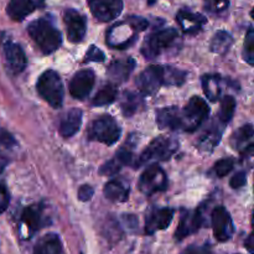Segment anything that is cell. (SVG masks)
Wrapping results in <instances>:
<instances>
[{
  "label": "cell",
  "mask_w": 254,
  "mask_h": 254,
  "mask_svg": "<svg viewBox=\"0 0 254 254\" xmlns=\"http://www.w3.org/2000/svg\"><path fill=\"white\" fill-rule=\"evenodd\" d=\"M148 27V21L140 16H129L124 21L113 25L107 32V44L114 49L123 50L136 40L138 32Z\"/></svg>",
  "instance_id": "6da1fadb"
},
{
  "label": "cell",
  "mask_w": 254,
  "mask_h": 254,
  "mask_svg": "<svg viewBox=\"0 0 254 254\" xmlns=\"http://www.w3.org/2000/svg\"><path fill=\"white\" fill-rule=\"evenodd\" d=\"M27 32L45 55H50L59 50L62 44V35L60 30L46 17H40L30 22Z\"/></svg>",
  "instance_id": "7a4b0ae2"
},
{
  "label": "cell",
  "mask_w": 254,
  "mask_h": 254,
  "mask_svg": "<svg viewBox=\"0 0 254 254\" xmlns=\"http://www.w3.org/2000/svg\"><path fill=\"white\" fill-rule=\"evenodd\" d=\"M178 149L179 143L176 139L170 136H158L150 141V144L139 156L138 161H135L134 166L140 168L154 161H166L178 151Z\"/></svg>",
  "instance_id": "3957f363"
},
{
  "label": "cell",
  "mask_w": 254,
  "mask_h": 254,
  "mask_svg": "<svg viewBox=\"0 0 254 254\" xmlns=\"http://www.w3.org/2000/svg\"><path fill=\"white\" fill-rule=\"evenodd\" d=\"M37 93L54 108H61L64 104V84L61 77L54 69H47L40 76L36 83Z\"/></svg>",
  "instance_id": "277c9868"
},
{
  "label": "cell",
  "mask_w": 254,
  "mask_h": 254,
  "mask_svg": "<svg viewBox=\"0 0 254 254\" xmlns=\"http://www.w3.org/2000/svg\"><path fill=\"white\" fill-rule=\"evenodd\" d=\"M179 40V34L173 27L160 29L149 35L141 46V55L146 60H154L164 51L175 46Z\"/></svg>",
  "instance_id": "5b68a950"
},
{
  "label": "cell",
  "mask_w": 254,
  "mask_h": 254,
  "mask_svg": "<svg viewBox=\"0 0 254 254\" xmlns=\"http://www.w3.org/2000/svg\"><path fill=\"white\" fill-rule=\"evenodd\" d=\"M122 129L113 117L102 116L91 124L88 129V139L103 143L106 145H113L119 140Z\"/></svg>",
  "instance_id": "8992f818"
},
{
  "label": "cell",
  "mask_w": 254,
  "mask_h": 254,
  "mask_svg": "<svg viewBox=\"0 0 254 254\" xmlns=\"http://www.w3.org/2000/svg\"><path fill=\"white\" fill-rule=\"evenodd\" d=\"M47 216L45 215V206L42 203L27 206L20 218L19 231L24 240H29L35 233L46 225H49Z\"/></svg>",
  "instance_id": "52a82bcc"
},
{
  "label": "cell",
  "mask_w": 254,
  "mask_h": 254,
  "mask_svg": "<svg viewBox=\"0 0 254 254\" xmlns=\"http://www.w3.org/2000/svg\"><path fill=\"white\" fill-rule=\"evenodd\" d=\"M208 114H210L208 104L200 97H192L185 106L184 111H181L183 130L195 131L208 118Z\"/></svg>",
  "instance_id": "ba28073f"
},
{
  "label": "cell",
  "mask_w": 254,
  "mask_h": 254,
  "mask_svg": "<svg viewBox=\"0 0 254 254\" xmlns=\"http://www.w3.org/2000/svg\"><path fill=\"white\" fill-rule=\"evenodd\" d=\"M168 189V176L158 164H151L139 179V190L146 196L161 192Z\"/></svg>",
  "instance_id": "9c48e42d"
},
{
  "label": "cell",
  "mask_w": 254,
  "mask_h": 254,
  "mask_svg": "<svg viewBox=\"0 0 254 254\" xmlns=\"http://www.w3.org/2000/svg\"><path fill=\"white\" fill-rule=\"evenodd\" d=\"M135 84L144 96H151L158 92L164 84L163 66H149L136 77Z\"/></svg>",
  "instance_id": "30bf717a"
},
{
  "label": "cell",
  "mask_w": 254,
  "mask_h": 254,
  "mask_svg": "<svg viewBox=\"0 0 254 254\" xmlns=\"http://www.w3.org/2000/svg\"><path fill=\"white\" fill-rule=\"evenodd\" d=\"M211 222H212L213 235L218 242H227L232 238L235 233V225L231 215L223 206H217L212 211Z\"/></svg>",
  "instance_id": "8fae6325"
},
{
  "label": "cell",
  "mask_w": 254,
  "mask_h": 254,
  "mask_svg": "<svg viewBox=\"0 0 254 254\" xmlns=\"http://www.w3.org/2000/svg\"><path fill=\"white\" fill-rule=\"evenodd\" d=\"M89 9L99 21H112L121 15L123 0H88Z\"/></svg>",
  "instance_id": "7c38bea8"
},
{
  "label": "cell",
  "mask_w": 254,
  "mask_h": 254,
  "mask_svg": "<svg viewBox=\"0 0 254 254\" xmlns=\"http://www.w3.org/2000/svg\"><path fill=\"white\" fill-rule=\"evenodd\" d=\"M133 148L134 145H130V141L128 140V143L124 144V145L119 149L118 153L114 155L113 159H111V160L107 161L106 164L102 165V168L99 169V174L106 176H113L116 175L117 173H119L123 166H134Z\"/></svg>",
  "instance_id": "4fadbf2b"
},
{
  "label": "cell",
  "mask_w": 254,
  "mask_h": 254,
  "mask_svg": "<svg viewBox=\"0 0 254 254\" xmlns=\"http://www.w3.org/2000/svg\"><path fill=\"white\" fill-rule=\"evenodd\" d=\"M175 211L173 208L151 207L145 216V233L154 235L161 230H166L173 221Z\"/></svg>",
  "instance_id": "5bb4252c"
},
{
  "label": "cell",
  "mask_w": 254,
  "mask_h": 254,
  "mask_svg": "<svg viewBox=\"0 0 254 254\" xmlns=\"http://www.w3.org/2000/svg\"><path fill=\"white\" fill-rule=\"evenodd\" d=\"M67 27V37L73 44H78L84 39L87 32V20L81 12L74 9H67L64 14Z\"/></svg>",
  "instance_id": "9a60e30c"
},
{
  "label": "cell",
  "mask_w": 254,
  "mask_h": 254,
  "mask_svg": "<svg viewBox=\"0 0 254 254\" xmlns=\"http://www.w3.org/2000/svg\"><path fill=\"white\" fill-rule=\"evenodd\" d=\"M203 223V217L201 210L190 211V210H181V218L179 222V227L175 232V240L183 241L184 238L193 235L200 230Z\"/></svg>",
  "instance_id": "2e32d148"
},
{
  "label": "cell",
  "mask_w": 254,
  "mask_h": 254,
  "mask_svg": "<svg viewBox=\"0 0 254 254\" xmlns=\"http://www.w3.org/2000/svg\"><path fill=\"white\" fill-rule=\"evenodd\" d=\"M2 52L9 71L14 74L21 73L27 64L26 56L21 46L6 39L2 42Z\"/></svg>",
  "instance_id": "e0dca14e"
},
{
  "label": "cell",
  "mask_w": 254,
  "mask_h": 254,
  "mask_svg": "<svg viewBox=\"0 0 254 254\" xmlns=\"http://www.w3.org/2000/svg\"><path fill=\"white\" fill-rule=\"evenodd\" d=\"M96 82V76L92 69H82L72 77L69 82V93L73 98L83 99L91 93Z\"/></svg>",
  "instance_id": "ac0fdd59"
},
{
  "label": "cell",
  "mask_w": 254,
  "mask_h": 254,
  "mask_svg": "<svg viewBox=\"0 0 254 254\" xmlns=\"http://www.w3.org/2000/svg\"><path fill=\"white\" fill-rule=\"evenodd\" d=\"M231 145L240 151L242 156L251 159L253 156V126L246 124L233 133L231 138Z\"/></svg>",
  "instance_id": "d6986e66"
},
{
  "label": "cell",
  "mask_w": 254,
  "mask_h": 254,
  "mask_svg": "<svg viewBox=\"0 0 254 254\" xmlns=\"http://www.w3.org/2000/svg\"><path fill=\"white\" fill-rule=\"evenodd\" d=\"M179 25L185 34L196 35L201 31L207 19L200 12H193L189 9H181L176 15Z\"/></svg>",
  "instance_id": "ffe728a7"
},
{
  "label": "cell",
  "mask_w": 254,
  "mask_h": 254,
  "mask_svg": "<svg viewBox=\"0 0 254 254\" xmlns=\"http://www.w3.org/2000/svg\"><path fill=\"white\" fill-rule=\"evenodd\" d=\"M156 121L160 129L180 130L183 129V117L178 107H166L158 111Z\"/></svg>",
  "instance_id": "44dd1931"
},
{
  "label": "cell",
  "mask_w": 254,
  "mask_h": 254,
  "mask_svg": "<svg viewBox=\"0 0 254 254\" xmlns=\"http://www.w3.org/2000/svg\"><path fill=\"white\" fill-rule=\"evenodd\" d=\"M223 129H225V126H222L218 121L211 123L198 139V149L205 153H211L213 148H216V145L220 143Z\"/></svg>",
  "instance_id": "7402d4cb"
},
{
  "label": "cell",
  "mask_w": 254,
  "mask_h": 254,
  "mask_svg": "<svg viewBox=\"0 0 254 254\" xmlns=\"http://www.w3.org/2000/svg\"><path fill=\"white\" fill-rule=\"evenodd\" d=\"M82 111L78 108H72L67 112L60 123V134L64 138H71L78 133L82 126Z\"/></svg>",
  "instance_id": "603a6c76"
},
{
  "label": "cell",
  "mask_w": 254,
  "mask_h": 254,
  "mask_svg": "<svg viewBox=\"0 0 254 254\" xmlns=\"http://www.w3.org/2000/svg\"><path fill=\"white\" fill-rule=\"evenodd\" d=\"M135 61L130 57L128 59L116 60L112 62L108 67V76L112 81L117 82V83H122V82L127 81L129 76L133 72L134 67H135Z\"/></svg>",
  "instance_id": "cb8c5ba5"
},
{
  "label": "cell",
  "mask_w": 254,
  "mask_h": 254,
  "mask_svg": "<svg viewBox=\"0 0 254 254\" xmlns=\"http://www.w3.org/2000/svg\"><path fill=\"white\" fill-rule=\"evenodd\" d=\"M32 254H64V247L56 233H47L40 238L34 247Z\"/></svg>",
  "instance_id": "d4e9b609"
},
{
  "label": "cell",
  "mask_w": 254,
  "mask_h": 254,
  "mask_svg": "<svg viewBox=\"0 0 254 254\" xmlns=\"http://www.w3.org/2000/svg\"><path fill=\"white\" fill-rule=\"evenodd\" d=\"M36 7L34 0H10L6 6V14L14 21H22Z\"/></svg>",
  "instance_id": "484cf974"
},
{
  "label": "cell",
  "mask_w": 254,
  "mask_h": 254,
  "mask_svg": "<svg viewBox=\"0 0 254 254\" xmlns=\"http://www.w3.org/2000/svg\"><path fill=\"white\" fill-rule=\"evenodd\" d=\"M103 193L112 202H126L129 197V186L121 180H112L104 185Z\"/></svg>",
  "instance_id": "4316f807"
},
{
  "label": "cell",
  "mask_w": 254,
  "mask_h": 254,
  "mask_svg": "<svg viewBox=\"0 0 254 254\" xmlns=\"http://www.w3.org/2000/svg\"><path fill=\"white\" fill-rule=\"evenodd\" d=\"M202 88L211 102L218 101L222 93V77L215 73L205 74L202 76Z\"/></svg>",
  "instance_id": "83f0119b"
},
{
  "label": "cell",
  "mask_w": 254,
  "mask_h": 254,
  "mask_svg": "<svg viewBox=\"0 0 254 254\" xmlns=\"http://www.w3.org/2000/svg\"><path fill=\"white\" fill-rule=\"evenodd\" d=\"M143 106V98L138 93L131 91H126L121 99L122 113L126 117H131Z\"/></svg>",
  "instance_id": "f1b7e54d"
},
{
  "label": "cell",
  "mask_w": 254,
  "mask_h": 254,
  "mask_svg": "<svg viewBox=\"0 0 254 254\" xmlns=\"http://www.w3.org/2000/svg\"><path fill=\"white\" fill-rule=\"evenodd\" d=\"M233 44V37L230 32L220 30L215 34V36L211 40L210 49L213 54L223 55L230 50V47Z\"/></svg>",
  "instance_id": "f546056e"
},
{
  "label": "cell",
  "mask_w": 254,
  "mask_h": 254,
  "mask_svg": "<svg viewBox=\"0 0 254 254\" xmlns=\"http://www.w3.org/2000/svg\"><path fill=\"white\" fill-rule=\"evenodd\" d=\"M117 96H118V89L114 84H106L104 87H102V89H99L98 93L94 96L92 104L96 107H103L108 106V104L113 103L116 101Z\"/></svg>",
  "instance_id": "4dcf8cb0"
},
{
  "label": "cell",
  "mask_w": 254,
  "mask_h": 254,
  "mask_svg": "<svg viewBox=\"0 0 254 254\" xmlns=\"http://www.w3.org/2000/svg\"><path fill=\"white\" fill-rule=\"evenodd\" d=\"M236 111V99L232 96H226L225 98L221 102V108L218 112L217 121L220 122L222 126H227L231 121H232V117L235 114Z\"/></svg>",
  "instance_id": "1f68e13d"
},
{
  "label": "cell",
  "mask_w": 254,
  "mask_h": 254,
  "mask_svg": "<svg viewBox=\"0 0 254 254\" xmlns=\"http://www.w3.org/2000/svg\"><path fill=\"white\" fill-rule=\"evenodd\" d=\"M164 84L165 86H181L186 81V72L171 66H163Z\"/></svg>",
  "instance_id": "d6a6232c"
},
{
  "label": "cell",
  "mask_w": 254,
  "mask_h": 254,
  "mask_svg": "<svg viewBox=\"0 0 254 254\" xmlns=\"http://www.w3.org/2000/svg\"><path fill=\"white\" fill-rule=\"evenodd\" d=\"M243 59L250 66L254 64V31L253 27L248 29L245 39V50H243Z\"/></svg>",
  "instance_id": "836d02e7"
},
{
  "label": "cell",
  "mask_w": 254,
  "mask_h": 254,
  "mask_svg": "<svg viewBox=\"0 0 254 254\" xmlns=\"http://www.w3.org/2000/svg\"><path fill=\"white\" fill-rule=\"evenodd\" d=\"M203 6L206 11L212 15L222 14L230 6V0H203Z\"/></svg>",
  "instance_id": "e575fe53"
},
{
  "label": "cell",
  "mask_w": 254,
  "mask_h": 254,
  "mask_svg": "<svg viewBox=\"0 0 254 254\" xmlns=\"http://www.w3.org/2000/svg\"><path fill=\"white\" fill-rule=\"evenodd\" d=\"M233 165H235V161L231 158H225L218 160L217 163L213 165V171H215L216 175L218 178H223V176L228 175L231 171L233 170Z\"/></svg>",
  "instance_id": "d590c367"
},
{
  "label": "cell",
  "mask_w": 254,
  "mask_h": 254,
  "mask_svg": "<svg viewBox=\"0 0 254 254\" xmlns=\"http://www.w3.org/2000/svg\"><path fill=\"white\" fill-rule=\"evenodd\" d=\"M104 60H106V55L103 54L101 49H98L94 45L89 46L88 51L84 56V61L86 62H103Z\"/></svg>",
  "instance_id": "8d00e7d4"
},
{
  "label": "cell",
  "mask_w": 254,
  "mask_h": 254,
  "mask_svg": "<svg viewBox=\"0 0 254 254\" xmlns=\"http://www.w3.org/2000/svg\"><path fill=\"white\" fill-rule=\"evenodd\" d=\"M9 202H10L9 191H7L6 186H5L4 184H0V215L6 211V208L9 207Z\"/></svg>",
  "instance_id": "74e56055"
},
{
  "label": "cell",
  "mask_w": 254,
  "mask_h": 254,
  "mask_svg": "<svg viewBox=\"0 0 254 254\" xmlns=\"http://www.w3.org/2000/svg\"><path fill=\"white\" fill-rule=\"evenodd\" d=\"M181 254H213L212 250H211L210 246L203 245V246H189L186 250H184Z\"/></svg>",
  "instance_id": "f35d334b"
},
{
  "label": "cell",
  "mask_w": 254,
  "mask_h": 254,
  "mask_svg": "<svg viewBox=\"0 0 254 254\" xmlns=\"http://www.w3.org/2000/svg\"><path fill=\"white\" fill-rule=\"evenodd\" d=\"M247 184V175H246L245 171H238L235 174L232 179L230 181V185L232 189H241Z\"/></svg>",
  "instance_id": "ab89813d"
},
{
  "label": "cell",
  "mask_w": 254,
  "mask_h": 254,
  "mask_svg": "<svg viewBox=\"0 0 254 254\" xmlns=\"http://www.w3.org/2000/svg\"><path fill=\"white\" fill-rule=\"evenodd\" d=\"M94 190L91 185H82L78 190V198L82 202H86V201H89L92 197H93Z\"/></svg>",
  "instance_id": "60d3db41"
},
{
  "label": "cell",
  "mask_w": 254,
  "mask_h": 254,
  "mask_svg": "<svg viewBox=\"0 0 254 254\" xmlns=\"http://www.w3.org/2000/svg\"><path fill=\"white\" fill-rule=\"evenodd\" d=\"M15 141L12 136L9 133L4 130H0V148H9V146L14 145Z\"/></svg>",
  "instance_id": "b9f144b4"
},
{
  "label": "cell",
  "mask_w": 254,
  "mask_h": 254,
  "mask_svg": "<svg viewBox=\"0 0 254 254\" xmlns=\"http://www.w3.org/2000/svg\"><path fill=\"white\" fill-rule=\"evenodd\" d=\"M253 243H254V237H253V233H251V235L248 236L247 240H246V242H245L246 248H247L248 252H250L251 254L254 253V250H253L254 246H253Z\"/></svg>",
  "instance_id": "7bdbcfd3"
},
{
  "label": "cell",
  "mask_w": 254,
  "mask_h": 254,
  "mask_svg": "<svg viewBox=\"0 0 254 254\" xmlns=\"http://www.w3.org/2000/svg\"><path fill=\"white\" fill-rule=\"evenodd\" d=\"M2 170H4V164L0 163V174L2 173Z\"/></svg>",
  "instance_id": "ee69618b"
},
{
  "label": "cell",
  "mask_w": 254,
  "mask_h": 254,
  "mask_svg": "<svg viewBox=\"0 0 254 254\" xmlns=\"http://www.w3.org/2000/svg\"><path fill=\"white\" fill-rule=\"evenodd\" d=\"M156 0H148V2H149V5H153L154 2H155Z\"/></svg>",
  "instance_id": "f6af8a7d"
}]
</instances>
